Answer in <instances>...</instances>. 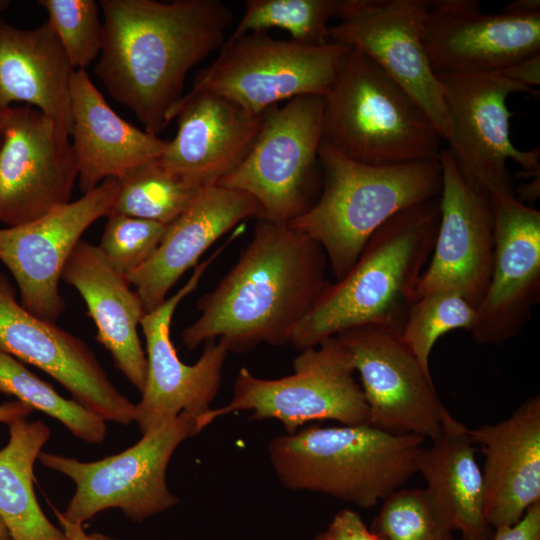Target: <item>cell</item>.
<instances>
[{"instance_id":"obj_1","label":"cell","mask_w":540,"mask_h":540,"mask_svg":"<svg viewBox=\"0 0 540 540\" xmlns=\"http://www.w3.org/2000/svg\"><path fill=\"white\" fill-rule=\"evenodd\" d=\"M103 43L94 73L145 131L159 136L188 72L225 43L233 22L219 0H101Z\"/></svg>"},{"instance_id":"obj_2","label":"cell","mask_w":540,"mask_h":540,"mask_svg":"<svg viewBox=\"0 0 540 540\" xmlns=\"http://www.w3.org/2000/svg\"><path fill=\"white\" fill-rule=\"evenodd\" d=\"M256 221L235 265L198 300L200 317L182 332L188 351L215 339L236 353L290 343L330 282L326 255L315 241L288 224Z\"/></svg>"},{"instance_id":"obj_3","label":"cell","mask_w":540,"mask_h":540,"mask_svg":"<svg viewBox=\"0 0 540 540\" xmlns=\"http://www.w3.org/2000/svg\"><path fill=\"white\" fill-rule=\"evenodd\" d=\"M439 218V198H435L385 222L348 273L327 284L290 343L302 351L365 325L401 334L433 250Z\"/></svg>"},{"instance_id":"obj_4","label":"cell","mask_w":540,"mask_h":540,"mask_svg":"<svg viewBox=\"0 0 540 540\" xmlns=\"http://www.w3.org/2000/svg\"><path fill=\"white\" fill-rule=\"evenodd\" d=\"M319 162L320 195L288 225L323 249L335 281L348 273L385 222L411 206L439 198L442 191L439 159L368 165L321 141Z\"/></svg>"},{"instance_id":"obj_5","label":"cell","mask_w":540,"mask_h":540,"mask_svg":"<svg viewBox=\"0 0 540 540\" xmlns=\"http://www.w3.org/2000/svg\"><path fill=\"white\" fill-rule=\"evenodd\" d=\"M425 440L370 424L311 425L272 438L268 455L285 488L318 492L369 508L416 473Z\"/></svg>"},{"instance_id":"obj_6","label":"cell","mask_w":540,"mask_h":540,"mask_svg":"<svg viewBox=\"0 0 540 540\" xmlns=\"http://www.w3.org/2000/svg\"><path fill=\"white\" fill-rule=\"evenodd\" d=\"M441 140L414 99L351 48L324 96L321 141L354 161L387 166L438 160Z\"/></svg>"},{"instance_id":"obj_7","label":"cell","mask_w":540,"mask_h":540,"mask_svg":"<svg viewBox=\"0 0 540 540\" xmlns=\"http://www.w3.org/2000/svg\"><path fill=\"white\" fill-rule=\"evenodd\" d=\"M204 428L201 415L182 412L126 450L98 461L40 452L42 466L75 483L65 511H56L68 539L83 538V524L105 509L118 508L130 520L142 522L175 506L179 500L166 482L169 461L183 441Z\"/></svg>"},{"instance_id":"obj_8","label":"cell","mask_w":540,"mask_h":540,"mask_svg":"<svg viewBox=\"0 0 540 540\" xmlns=\"http://www.w3.org/2000/svg\"><path fill=\"white\" fill-rule=\"evenodd\" d=\"M346 345L333 336L316 347L300 351L293 373L278 379L239 370L231 401L202 414L207 427L217 418L251 411L252 420L275 419L286 434L306 423L332 420L341 425L369 424V409Z\"/></svg>"},{"instance_id":"obj_9","label":"cell","mask_w":540,"mask_h":540,"mask_svg":"<svg viewBox=\"0 0 540 540\" xmlns=\"http://www.w3.org/2000/svg\"><path fill=\"white\" fill-rule=\"evenodd\" d=\"M323 108L324 97L308 95L265 110L249 153L217 185L255 198L263 209V219L289 224L303 215L322 187Z\"/></svg>"},{"instance_id":"obj_10","label":"cell","mask_w":540,"mask_h":540,"mask_svg":"<svg viewBox=\"0 0 540 540\" xmlns=\"http://www.w3.org/2000/svg\"><path fill=\"white\" fill-rule=\"evenodd\" d=\"M350 50L333 41L312 46L267 32L248 33L223 44L217 58L198 72L191 92L214 93L261 114L284 100L324 97Z\"/></svg>"},{"instance_id":"obj_11","label":"cell","mask_w":540,"mask_h":540,"mask_svg":"<svg viewBox=\"0 0 540 540\" xmlns=\"http://www.w3.org/2000/svg\"><path fill=\"white\" fill-rule=\"evenodd\" d=\"M452 135L449 151L463 180L474 190L490 197L515 194L508 160L520 165L525 177L540 172V149H517L510 138L512 113L507 99L513 93L538 91L501 74L438 78Z\"/></svg>"},{"instance_id":"obj_12","label":"cell","mask_w":540,"mask_h":540,"mask_svg":"<svg viewBox=\"0 0 540 540\" xmlns=\"http://www.w3.org/2000/svg\"><path fill=\"white\" fill-rule=\"evenodd\" d=\"M430 0H344L330 41L367 56L402 87L427 114L442 140L452 127L442 85L423 45Z\"/></svg>"},{"instance_id":"obj_13","label":"cell","mask_w":540,"mask_h":540,"mask_svg":"<svg viewBox=\"0 0 540 540\" xmlns=\"http://www.w3.org/2000/svg\"><path fill=\"white\" fill-rule=\"evenodd\" d=\"M67 129L30 106L0 112V222L35 220L70 202L78 178Z\"/></svg>"},{"instance_id":"obj_14","label":"cell","mask_w":540,"mask_h":540,"mask_svg":"<svg viewBox=\"0 0 540 540\" xmlns=\"http://www.w3.org/2000/svg\"><path fill=\"white\" fill-rule=\"evenodd\" d=\"M240 232H234L205 261L197 264L190 279L156 309L145 313L140 326L146 341L147 376L141 399L135 404V419L141 434L149 433L180 413L202 415L210 409L222 381L229 347L222 339L209 340L198 361L183 363L170 338L173 314L191 294L215 259Z\"/></svg>"},{"instance_id":"obj_15","label":"cell","mask_w":540,"mask_h":540,"mask_svg":"<svg viewBox=\"0 0 540 540\" xmlns=\"http://www.w3.org/2000/svg\"><path fill=\"white\" fill-rule=\"evenodd\" d=\"M118 190V178H107L35 220L0 228V261L17 283L20 304L31 314L52 323L60 317L65 302L59 282L65 264L87 228L107 217Z\"/></svg>"},{"instance_id":"obj_16","label":"cell","mask_w":540,"mask_h":540,"mask_svg":"<svg viewBox=\"0 0 540 540\" xmlns=\"http://www.w3.org/2000/svg\"><path fill=\"white\" fill-rule=\"evenodd\" d=\"M337 336L349 350L369 409V424L398 435L433 439L447 408L431 372L423 368L400 334L373 325Z\"/></svg>"},{"instance_id":"obj_17","label":"cell","mask_w":540,"mask_h":540,"mask_svg":"<svg viewBox=\"0 0 540 540\" xmlns=\"http://www.w3.org/2000/svg\"><path fill=\"white\" fill-rule=\"evenodd\" d=\"M0 351L38 367L67 389L73 400L106 421L134 422L135 403L114 386L89 346L27 311L1 272Z\"/></svg>"},{"instance_id":"obj_18","label":"cell","mask_w":540,"mask_h":540,"mask_svg":"<svg viewBox=\"0 0 540 540\" xmlns=\"http://www.w3.org/2000/svg\"><path fill=\"white\" fill-rule=\"evenodd\" d=\"M422 39L438 78L500 74L540 53V13L488 14L477 0H430Z\"/></svg>"},{"instance_id":"obj_19","label":"cell","mask_w":540,"mask_h":540,"mask_svg":"<svg viewBox=\"0 0 540 540\" xmlns=\"http://www.w3.org/2000/svg\"><path fill=\"white\" fill-rule=\"evenodd\" d=\"M494 253L490 280L477 306L471 339L501 345L523 329L540 298V211L515 194L490 197Z\"/></svg>"},{"instance_id":"obj_20","label":"cell","mask_w":540,"mask_h":540,"mask_svg":"<svg viewBox=\"0 0 540 540\" xmlns=\"http://www.w3.org/2000/svg\"><path fill=\"white\" fill-rule=\"evenodd\" d=\"M439 161L442 167L439 224L414 298L451 290L477 308L486 292L493 263L492 203L488 196L463 180L449 149L442 148Z\"/></svg>"},{"instance_id":"obj_21","label":"cell","mask_w":540,"mask_h":540,"mask_svg":"<svg viewBox=\"0 0 540 540\" xmlns=\"http://www.w3.org/2000/svg\"><path fill=\"white\" fill-rule=\"evenodd\" d=\"M263 113L252 114L210 92H188L172 111L178 129L166 140L159 163L197 188L214 186L252 148Z\"/></svg>"},{"instance_id":"obj_22","label":"cell","mask_w":540,"mask_h":540,"mask_svg":"<svg viewBox=\"0 0 540 540\" xmlns=\"http://www.w3.org/2000/svg\"><path fill=\"white\" fill-rule=\"evenodd\" d=\"M263 217L261 205L245 192L218 185L200 188L187 209L167 225L153 255L125 276L135 286L145 312L160 306L180 277L220 237L243 220Z\"/></svg>"},{"instance_id":"obj_23","label":"cell","mask_w":540,"mask_h":540,"mask_svg":"<svg viewBox=\"0 0 540 540\" xmlns=\"http://www.w3.org/2000/svg\"><path fill=\"white\" fill-rule=\"evenodd\" d=\"M469 432L485 458L486 520L493 530L511 526L540 501V397L526 399L498 423Z\"/></svg>"},{"instance_id":"obj_24","label":"cell","mask_w":540,"mask_h":540,"mask_svg":"<svg viewBox=\"0 0 540 540\" xmlns=\"http://www.w3.org/2000/svg\"><path fill=\"white\" fill-rule=\"evenodd\" d=\"M61 279L79 292L96 325L97 341L141 393L147 359L137 328L146 312L136 291L108 264L98 246L82 239L69 256Z\"/></svg>"},{"instance_id":"obj_25","label":"cell","mask_w":540,"mask_h":540,"mask_svg":"<svg viewBox=\"0 0 540 540\" xmlns=\"http://www.w3.org/2000/svg\"><path fill=\"white\" fill-rule=\"evenodd\" d=\"M70 99V136L83 194L161 156L166 140L122 119L84 69L72 75Z\"/></svg>"},{"instance_id":"obj_26","label":"cell","mask_w":540,"mask_h":540,"mask_svg":"<svg viewBox=\"0 0 540 540\" xmlns=\"http://www.w3.org/2000/svg\"><path fill=\"white\" fill-rule=\"evenodd\" d=\"M72 67L48 21L20 29L0 18V112L27 103L72 131Z\"/></svg>"},{"instance_id":"obj_27","label":"cell","mask_w":540,"mask_h":540,"mask_svg":"<svg viewBox=\"0 0 540 540\" xmlns=\"http://www.w3.org/2000/svg\"><path fill=\"white\" fill-rule=\"evenodd\" d=\"M475 447L469 428L446 410L440 432L418 456L416 473L422 475L428 496L453 529L460 531L462 540H490L494 530L485 517L484 483Z\"/></svg>"},{"instance_id":"obj_28","label":"cell","mask_w":540,"mask_h":540,"mask_svg":"<svg viewBox=\"0 0 540 540\" xmlns=\"http://www.w3.org/2000/svg\"><path fill=\"white\" fill-rule=\"evenodd\" d=\"M9 441L0 450V518L12 540H69L42 511L33 486V467L50 429L22 419L8 425Z\"/></svg>"},{"instance_id":"obj_29","label":"cell","mask_w":540,"mask_h":540,"mask_svg":"<svg viewBox=\"0 0 540 540\" xmlns=\"http://www.w3.org/2000/svg\"><path fill=\"white\" fill-rule=\"evenodd\" d=\"M118 180L119 190L108 215L122 214L165 225L177 219L200 190L166 170L158 159L132 168Z\"/></svg>"},{"instance_id":"obj_30","label":"cell","mask_w":540,"mask_h":540,"mask_svg":"<svg viewBox=\"0 0 540 540\" xmlns=\"http://www.w3.org/2000/svg\"><path fill=\"white\" fill-rule=\"evenodd\" d=\"M344 0H247L239 23L225 40L245 34L285 30L290 40L312 46L330 42L329 21L338 18Z\"/></svg>"},{"instance_id":"obj_31","label":"cell","mask_w":540,"mask_h":540,"mask_svg":"<svg viewBox=\"0 0 540 540\" xmlns=\"http://www.w3.org/2000/svg\"><path fill=\"white\" fill-rule=\"evenodd\" d=\"M0 393L60 421L75 437L99 444L105 439L106 420L75 400L62 397L19 360L0 351Z\"/></svg>"},{"instance_id":"obj_32","label":"cell","mask_w":540,"mask_h":540,"mask_svg":"<svg viewBox=\"0 0 540 540\" xmlns=\"http://www.w3.org/2000/svg\"><path fill=\"white\" fill-rule=\"evenodd\" d=\"M476 314V307L455 291L429 292L411 305L400 336L423 368L430 371L429 359L437 340L452 330L469 331Z\"/></svg>"},{"instance_id":"obj_33","label":"cell","mask_w":540,"mask_h":540,"mask_svg":"<svg viewBox=\"0 0 540 540\" xmlns=\"http://www.w3.org/2000/svg\"><path fill=\"white\" fill-rule=\"evenodd\" d=\"M383 540H453V527L425 489L400 488L383 499L369 528Z\"/></svg>"},{"instance_id":"obj_34","label":"cell","mask_w":540,"mask_h":540,"mask_svg":"<svg viewBox=\"0 0 540 540\" xmlns=\"http://www.w3.org/2000/svg\"><path fill=\"white\" fill-rule=\"evenodd\" d=\"M48 14L72 67H88L99 55L103 28L99 19V2L95 0H39Z\"/></svg>"},{"instance_id":"obj_35","label":"cell","mask_w":540,"mask_h":540,"mask_svg":"<svg viewBox=\"0 0 540 540\" xmlns=\"http://www.w3.org/2000/svg\"><path fill=\"white\" fill-rule=\"evenodd\" d=\"M107 218L98 248L108 264L125 277L153 255L167 225L122 214Z\"/></svg>"},{"instance_id":"obj_36","label":"cell","mask_w":540,"mask_h":540,"mask_svg":"<svg viewBox=\"0 0 540 540\" xmlns=\"http://www.w3.org/2000/svg\"><path fill=\"white\" fill-rule=\"evenodd\" d=\"M326 531L330 540H383L365 525L359 514L350 509L340 510Z\"/></svg>"},{"instance_id":"obj_37","label":"cell","mask_w":540,"mask_h":540,"mask_svg":"<svg viewBox=\"0 0 540 540\" xmlns=\"http://www.w3.org/2000/svg\"><path fill=\"white\" fill-rule=\"evenodd\" d=\"M490 540H540V501L531 505L515 524L495 529Z\"/></svg>"},{"instance_id":"obj_38","label":"cell","mask_w":540,"mask_h":540,"mask_svg":"<svg viewBox=\"0 0 540 540\" xmlns=\"http://www.w3.org/2000/svg\"><path fill=\"white\" fill-rule=\"evenodd\" d=\"M501 75L535 89L540 84V53L529 56L504 70Z\"/></svg>"},{"instance_id":"obj_39","label":"cell","mask_w":540,"mask_h":540,"mask_svg":"<svg viewBox=\"0 0 540 540\" xmlns=\"http://www.w3.org/2000/svg\"><path fill=\"white\" fill-rule=\"evenodd\" d=\"M32 411L30 406L19 400L0 404V423L10 425L15 421L27 419Z\"/></svg>"},{"instance_id":"obj_40","label":"cell","mask_w":540,"mask_h":540,"mask_svg":"<svg viewBox=\"0 0 540 540\" xmlns=\"http://www.w3.org/2000/svg\"><path fill=\"white\" fill-rule=\"evenodd\" d=\"M507 14L533 15L540 13V0H514L502 10Z\"/></svg>"},{"instance_id":"obj_41","label":"cell","mask_w":540,"mask_h":540,"mask_svg":"<svg viewBox=\"0 0 540 540\" xmlns=\"http://www.w3.org/2000/svg\"><path fill=\"white\" fill-rule=\"evenodd\" d=\"M540 178L535 177L534 180H532L530 183L523 184L518 187V194L519 196L515 197L520 201H535L539 197L540 192Z\"/></svg>"},{"instance_id":"obj_42","label":"cell","mask_w":540,"mask_h":540,"mask_svg":"<svg viewBox=\"0 0 540 540\" xmlns=\"http://www.w3.org/2000/svg\"><path fill=\"white\" fill-rule=\"evenodd\" d=\"M80 540H114V539L100 533H92V534H86Z\"/></svg>"},{"instance_id":"obj_43","label":"cell","mask_w":540,"mask_h":540,"mask_svg":"<svg viewBox=\"0 0 540 540\" xmlns=\"http://www.w3.org/2000/svg\"><path fill=\"white\" fill-rule=\"evenodd\" d=\"M0 540H12L10 533L0 518Z\"/></svg>"},{"instance_id":"obj_44","label":"cell","mask_w":540,"mask_h":540,"mask_svg":"<svg viewBox=\"0 0 540 540\" xmlns=\"http://www.w3.org/2000/svg\"><path fill=\"white\" fill-rule=\"evenodd\" d=\"M313 540H330L329 534L326 529L320 532Z\"/></svg>"}]
</instances>
